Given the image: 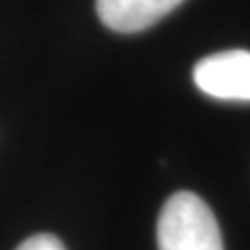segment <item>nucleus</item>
<instances>
[{"mask_svg": "<svg viewBox=\"0 0 250 250\" xmlns=\"http://www.w3.org/2000/svg\"><path fill=\"white\" fill-rule=\"evenodd\" d=\"M159 250H223L213 210L192 192L173 194L156 223Z\"/></svg>", "mask_w": 250, "mask_h": 250, "instance_id": "1", "label": "nucleus"}, {"mask_svg": "<svg viewBox=\"0 0 250 250\" xmlns=\"http://www.w3.org/2000/svg\"><path fill=\"white\" fill-rule=\"evenodd\" d=\"M194 83L219 100L250 103V52L225 50L202 59L194 67Z\"/></svg>", "mask_w": 250, "mask_h": 250, "instance_id": "2", "label": "nucleus"}, {"mask_svg": "<svg viewBox=\"0 0 250 250\" xmlns=\"http://www.w3.org/2000/svg\"><path fill=\"white\" fill-rule=\"evenodd\" d=\"M184 0H96L98 19L119 34H138L175 11Z\"/></svg>", "mask_w": 250, "mask_h": 250, "instance_id": "3", "label": "nucleus"}, {"mask_svg": "<svg viewBox=\"0 0 250 250\" xmlns=\"http://www.w3.org/2000/svg\"><path fill=\"white\" fill-rule=\"evenodd\" d=\"M17 250H65V246L59 238L50 236V233H36L23 242Z\"/></svg>", "mask_w": 250, "mask_h": 250, "instance_id": "4", "label": "nucleus"}]
</instances>
